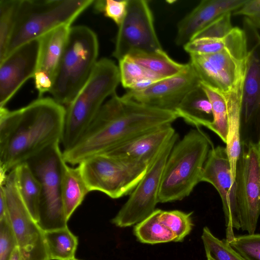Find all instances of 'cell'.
<instances>
[{
    "label": "cell",
    "instance_id": "obj_1",
    "mask_svg": "<svg viewBox=\"0 0 260 260\" xmlns=\"http://www.w3.org/2000/svg\"><path fill=\"white\" fill-rule=\"evenodd\" d=\"M176 113L151 108L114 93L77 142L63 151L66 163L79 165L145 132L172 124Z\"/></svg>",
    "mask_w": 260,
    "mask_h": 260
},
{
    "label": "cell",
    "instance_id": "obj_2",
    "mask_svg": "<svg viewBox=\"0 0 260 260\" xmlns=\"http://www.w3.org/2000/svg\"><path fill=\"white\" fill-rule=\"evenodd\" d=\"M66 109L39 98L21 108H0V169L8 173L51 145L61 143Z\"/></svg>",
    "mask_w": 260,
    "mask_h": 260
},
{
    "label": "cell",
    "instance_id": "obj_3",
    "mask_svg": "<svg viewBox=\"0 0 260 260\" xmlns=\"http://www.w3.org/2000/svg\"><path fill=\"white\" fill-rule=\"evenodd\" d=\"M214 146L200 127L190 130L175 143L166 161L161 180L158 202L180 201L201 182L209 152Z\"/></svg>",
    "mask_w": 260,
    "mask_h": 260
},
{
    "label": "cell",
    "instance_id": "obj_4",
    "mask_svg": "<svg viewBox=\"0 0 260 260\" xmlns=\"http://www.w3.org/2000/svg\"><path fill=\"white\" fill-rule=\"evenodd\" d=\"M120 82L118 67L112 60L98 61L91 75L67 106L61 143L63 151L72 147L92 122L105 99L115 93Z\"/></svg>",
    "mask_w": 260,
    "mask_h": 260
},
{
    "label": "cell",
    "instance_id": "obj_5",
    "mask_svg": "<svg viewBox=\"0 0 260 260\" xmlns=\"http://www.w3.org/2000/svg\"><path fill=\"white\" fill-rule=\"evenodd\" d=\"M96 34L85 25L71 26L50 93L59 104L68 106L91 75L99 54Z\"/></svg>",
    "mask_w": 260,
    "mask_h": 260
},
{
    "label": "cell",
    "instance_id": "obj_6",
    "mask_svg": "<svg viewBox=\"0 0 260 260\" xmlns=\"http://www.w3.org/2000/svg\"><path fill=\"white\" fill-rule=\"evenodd\" d=\"M93 2L94 0H21L5 58L22 44L40 38L60 26H71Z\"/></svg>",
    "mask_w": 260,
    "mask_h": 260
},
{
    "label": "cell",
    "instance_id": "obj_7",
    "mask_svg": "<svg viewBox=\"0 0 260 260\" xmlns=\"http://www.w3.org/2000/svg\"><path fill=\"white\" fill-rule=\"evenodd\" d=\"M60 143L51 145L26 162L41 185L38 223L44 232L68 226L61 193L62 170L66 161Z\"/></svg>",
    "mask_w": 260,
    "mask_h": 260
},
{
    "label": "cell",
    "instance_id": "obj_8",
    "mask_svg": "<svg viewBox=\"0 0 260 260\" xmlns=\"http://www.w3.org/2000/svg\"><path fill=\"white\" fill-rule=\"evenodd\" d=\"M149 165L100 154L78 166L90 191H99L112 199H118L131 194Z\"/></svg>",
    "mask_w": 260,
    "mask_h": 260
},
{
    "label": "cell",
    "instance_id": "obj_9",
    "mask_svg": "<svg viewBox=\"0 0 260 260\" xmlns=\"http://www.w3.org/2000/svg\"><path fill=\"white\" fill-rule=\"evenodd\" d=\"M243 29L248 51L240 108V143L260 148V34L245 18Z\"/></svg>",
    "mask_w": 260,
    "mask_h": 260
},
{
    "label": "cell",
    "instance_id": "obj_10",
    "mask_svg": "<svg viewBox=\"0 0 260 260\" xmlns=\"http://www.w3.org/2000/svg\"><path fill=\"white\" fill-rule=\"evenodd\" d=\"M246 34L214 53L190 55L189 63L203 82L221 92L231 90L244 76L247 55Z\"/></svg>",
    "mask_w": 260,
    "mask_h": 260
},
{
    "label": "cell",
    "instance_id": "obj_11",
    "mask_svg": "<svg viewBox=\"0 0 260 260\" xmlns=\"http://www.w3.org/2000/svg\"><path fill=\"white\" fill-rule=\"evenodd\" d=\"M178 138L176 133L150 164L145 175L131 193L128 199L112 219L113 224L120 228L130 226L142 221L155 210L159 203L165 165Z\"/></svg>",
    "mask_w": 260,
    "mask_h": 260
},
{
    "label": "cell",
    "instance_id": "obj_12",
    "mask_svg": "<svg viewBox=\"0 0 260 260\" xmlns=\"http://www.w3.org/2000/svg\"><path fill=\"white\" fill-rule=\"evenodd\" d=\"M0 184L4 188L10 221L24 260H51L44 231L32 218L18 190L15 168L7 176H0Z\"/></svg>",
    "mask_w": 260,
    "mask_h": 260
},
{
    "label": "cell",
    "instance_id": "obj_13",
    "mask_svg": "<svg viewBox=\"0 0 260 260\" xmlns=\"http://www.w3.org/2000/svg\"><path fill=\"white\" fill-rule=\"evenodd\" d=\"M154 24L147 1L128 0L126 15L118 26L113 56L119 61L132 53L163 50Z\"/></svg>",
    "mask_w": 260,
    "mask_h": 260
},
{
    "label": "cell",
    "instance_id": "obj_14",
    "mask_svg": "<svg viewBox=\"0 0 260 260\" xmlns=\"http://www.w3.org/2000/svg\"><path fill=\"white\" fill-rule=\"evenodd\" d=\"M235 182L241 229L254 234L260 216V148L241 145Z\"/></svg>",
    "mask_w": 260,
    "mask_h": 260
},
{
    "label": "cell",
    "instance_id": "obj_15",
    "mask_svg": "<svg viewBox=\"0 0 260 260\" xmlns=\"http://www.w3.org/2000/svg\"><path fill=\"white\" fill-rule=\"evenodd\" d=\"M201 182L211 184L221 200L229 243L235 236L234 229H241L236 198V184L225 147L213 146L210 150L201 176Z\"/></svg>",
    "mask_w": 260,
    "mask_h": 260
},
{
    "label": "cell",
    "instance_id": "obj_16",
    "mask_svg": "<svg viewBox=\"0 0 260 260\" xmlns=\"http://www.w3.org/2000/svg\"><path fill=\"white\" fill-rule=\"evenodd\" d=\"M188 63V68L180 74L160 79L141 90H128L122 96L151 108L175 113L186 94L201 82Z\"/></svg>",
    "mask_w": 260,
    "mask_h": 260
},
{
    "label": "cell",
    "instance_id": "obj_17",
    "mask_svg": "<svg viewBox=\"0 0 260 260\" xmlns=\"http://www.w3.org/2000/svg\"><path fill=\"white\" fill-rule=\"evenodd\" d=\"M40 39H36L16 48L0 62V108L5 105L37 71Z\"/></svg>",
    "mask_w": 260,
    "mask_h": 260
},
{
    "label": "cell",
    "instance_id": "obj_18",
    "mask_svg": "<svg viewBox=\"0 0 260 260\" xmlns=\"http://www.w3.org/2000/svg\"><path fill=\"white\" fill-rule=\"evenodd\" d=\"M176 133L171 124H166L140 134L103 154L150 165Z\"/></svg>",
    "mask_w": 260,
    "mask_h": 260
},
{
    "label": "cell",
    "instance_id": "obj_19",
    "mask_svg": "<svg viewBox=\"0 0 260 260\" xmlns=\"http://www.w3.org/2000/svg\"><path fill=\"white\" fill-rule=\"evenodd\" d=\"M246 0H203L178 23L175 39L183 47L213 21L238 9Z\"/></svg>",
    "mask_w": 260,
    "mask_h": 260
},
{
    "label": "cell",
    "instance_id": "obj_20",
    "mask_svg": "<svg viewBox=\"0 0 260 260\" xmlns=\"http://www.w3.org/2000/svg\"><path fill=\"white\" fill-rule=\"evenodd\" d=\"M244 76L230 91H219L223 96L226 106L228 134L225 148L234 179L236 164L241 150L239 127L242 86Z\"/></svg>",
    "mask_w": 260,
    "mask_h": 260
},
{
    "label": "cell",
    "instance_id": "obj_21",
    "mask_svg": "<svg viewBox=\"0 0 260 260\" xmlns=\"http://www.w3.org/2000/svg\"><path fill=\"white\" fill-rule=\"evenodd\" d=\"M71 26H60L45 34L40 39L37 71L47 74L53 82L55 74L68 40Z\"/></svg>",
    "mask_w": 260,
    "mask_h": 260
},
{
    "label": "cell",
    "instance_id": "obj_22",
    "mask_svg": "<svg viewBox=\"0 0 260 260\" xmlns=\"http://www.w3.org/2000/svg\"><path fill=\"white\" fill-rule=\"evenodd\" d=\"M175 113L178 118L196 127H207L213 120L211 103L201 84L186 94Z\"/></svg>",
    "mask_w": 260,
    "mask_h": 260
},
{
    "label": "cell",
    "instance_id": "obj_23",
    "mask_svg": "<svg viewBox=\"0 0 260 260\" xmlns=\"http://www.w3.org/2000/svg\"><path fill=\"white\" fill-rule=\"evenodd\" d=\"M89 192L90 191L82 177L79 167L73 168L65 162L62 174L61 193L68 221Z\"/></svg>",
    "mask_w": 260,
    "mask_h": 260
},
{
    "label": "cell",
    "instance_id": "obj_24",
    "mask_svg": "<svg viewBox=\"0 0 260 260\" xmlns=\"http://www.w3.org/2000/svg\"><path fill=\"white\" fill-rule=\"evenodd\" d=\"M16 169V182L20 195L34 220L38 222L41 199V185L27 162Z\"/></svg>",
    "mask_w": 260,
    "mask_h": 260
},
{
    "label": "cell",
    "instance_id": "obj_25",
    "mask_svg": "<svg viewBox=\"0 0 260 260\" xmlns=\"http://www.w3.org/2000/svg\"><path fill=\"white\" fill-rule=\"evenodd\" d=\"M133 61L147 70L166 78L185 70L189 63H180L172 59L163 50L153 53H134L128 55Z\"/></svg>",
    "mask_w": 260,
    "mask_h": 260
},
{
    "label": "cell",
    "instance_id": "obj_26",
    "mask_svg": "<svg viewBox=\"0 0 260 260\" xmlns=\"http://www.w3.org/2000/svg\"><path fill=\"white\" fill-rule=\"evenodd\" d=\"M45 239L51 260H72L78 245V238L68 226L44 232Z\"/></svg>",
    "mask_w": 260,
    "mask_h": 260
},
{
    "label": "cell",
    "instance_id": "obj_27",
    "mask_svg": "<svg viewBox=\"0 0 260 260\" xmlns=\"http://www.w3.org/2000/svg\"><path fill=\"white\" fill-rule=\"evenodd\" d=\"M161 210L155 209L151 215L135 225L134 233L140 242L155 244L175 242L174 234L159 220Z\"/></svg>",
    "mask_w": 260,
    "mask_h": 260
},
{
    "label": "cell",
    "instance_id": "obj_28",
    "mask_svg": "<svg viewBox=\"0 0 260 260\" xmlns=\"http://www.w3.org/2000/svg\"><path fill=\"white\" fill-rule=\"evenodd\" d=\"M200 84L207 95L212 109L213 120L207 128L215 133L226 143L228 134V121L224 98L219 91L203 82H201Z\"/></svg>",
    "mask_w": 260,
    "mask_h": 260
},
{
    "label": "cell",
    "instance_id": "obj_29",
    "mask_svg": "<svg viewBox=\"0 0 260 260\" xmlns=\"http://www.w3.org/2000/svg\"><path fill=\"white\" fill-rule=\"evenodd\" d=\"M244 32L243 29L234 27L232 31L221 39L200 38L191 40L184 46L190 55H206L219 52L232 45Z\"/></svg>",
    "mask_w": 260,
    "mask_h": 260
},
{
    "label": "cell",
    "instance_id": "obj_30",
    "mask_svg": "<svg viewBox=\"0 0 260 260\" xmlns=\"http://www.w3.org/2000/svg\"><path fill=\"white\" fill-rule=\"evenodd\" d=\"M21 0H0V61L5 58Z\"/></svg>",
    "mask_w": 260,
    "mask_h": 260
},
{
    "label": "cell",
    "instance_id": "obj_31",
    "mask_svg": "<svg viewBox=\"0 0 260 260\" xmlns=\"http://www.w3.org/2000/svg\"><path fill=\"white\" fill-rule=\"evenodd\" d=\"M201 238L206 256L214 260H246L230 245L226 239H218L208 227L203 228Z\"/></svg>",
    "mask_w": 260,
    "mask_h": 260
},
{
    "label": "cell",
    "instance_id": "obj_32",
    "mask_svg": "<svg viewBox=\"0 0 260 260\" xmlns=\"http://www.w3.org/2000/svg\"><path fill=\"white\" fill-rule=\"evenodd\" d=\"M118 68L120 82L123 87L128 90L147 78L164 79L137 63L128 56L119 60Z\"/></svg>",
    "mask_w": 260,
    "mask_h": 260
},
{
    "label": "cell",
    "instance_id": "obj_33",
    "mask_svg": "<svg viewBox=\"0 0 260 260\" xmlns=\"http://www.w3.org/2000/svg\"><path fill=\"white\" fill-rule=\"evenodd\" d=\"M192 213L179 210H161L159 220L174 234L175 242H181L191 231L193 225Z\"/></svg>",
    "mask_w": 260,
    "mask_h": 260
},
{
    "label": "cell",
    "instance_id": "obj_34",
    "mask_svg": "<svg viewBox=\"0 0 260 260\" xmlns=\"http://www.w3.org/2000/svg\"><path fill=\"white\" fill-rule=\"evenodd\" d=\"M229 244L246 260H260V234L235 236Z\"/></svg>",
    "mask_w": 260,
    "mask_h": 260
},
{
    "label": "cell",
    "instance_id": "obj_35",
    "mask_svg": "<svg viewBox=\"0 0 260 260\" xmlns=\"http://www.w3.org/2000/svg\"><path fill=\"white\" fill-rule=\"evenodd\" d=\"M231 15L232 13H228L220 16L196 34L192 40L200 38L221 39L225 37L234 28Z\"/></svg>",
    "mask_w": 260,
    "mask_h": 260
},
{
    "label": "cell",
    "instance_id": "obj_36",
    "mask_svg": "<svg viewBox=\"0 0 260 260\" xmlns=\"http://www.w3.org/2000/svg\"><path fill=\"white\" fill-rule=\"evenodd\" d=\"M18 247L9 215L0 218V260H9Z\"/></svg>",
    "mask_w": 260,
    "mask_h": 260
},
{
    "label": "cell",
    "instance_id": "obj_37",
    "mask_svg": "<svg viewBox=\"0 0 260 260\" xmlns=\"http://www.w3.org/2000/svg\"><path fill=\"white\" fill-rule=\"evenodd\" d=\"M127 4L128 0H105L102 13L119 26L126 15Z\"/></svg>",
    "mask_w": 260,
    "mask_h": 260
},
{
    "label": "cell",
    "instance_id": "obj_38",
    "mask_svg": "<svg viewBox=\"0 0 260 260\" xmlns=\"http://www.w3.org/2000/svg\"><path fill=\"white\" fill-rule=\"evenodd\" d=\"M233 14L242 16L256 29H260V0H246Z\"/></svg>",
    "mask_w": 260,
    "mask_h": 260
},
{
    "label": "cell",
    "instance_id": "obj_39",
    "mask_svg": "<svg viewBox=\"0 0 260 260\" xmlns=\"http://www.w3.org/2000/svg\"><path fill=\"white\" fill-rule=\"evenodd\" d=\"M35 87L39 92V96L42 98V95L51 91L53 85V80L50 76L43 71H36L35 76Z\"/></svg>",
    "mask_w": 260,
    "mask_h": 260
},
{
    "label": "cell",
    "instance_id": "obj_40",
    "mask_svg": "<svg viewBox=\"0 0 260 260\" xmlns=\"http://www.w3.org/2000/svg\"><path fill=\"white\" fill-rule=\"evenodd\" d=\"M9 260H24L18 247L14 249Z\"/></svg>",
    "mask_w": 260,
    "mask_h": 260
},
{
    "label": "cell",
    "instance_id": "obj_41",
    "mask_svg": "<svg viewBox=\"0 0 260 260\" xmlns=\"http://www.w3.org/2000/svg\"><path fill=\"white\" fill-rule=\"evenodd\" d=\"M207 260H214L213 258H212L211 257H210L209 256H207Z\"/></svg>",
    "mask_w": 260,
    "mask_h": 260
},
{
    "label": "cell",
    "instance_id": "obj_42",
    "mask_svg": "<svg viewBox=\"0 0 260 260\" xmlns=\"http://www.w3.org/2000/svg\"><path fill=\"white\" fill-rule=\"evenodd\" d=\"M72 260H82V259H77V258H74V259H72Z\"/></svg>",
    "mask_w": 260,
    "mask_h": 260
}]
</instances>
